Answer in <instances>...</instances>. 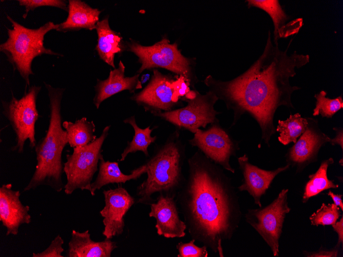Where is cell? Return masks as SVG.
<instances>
[{
    "label": "cell",
    "mask_w": 343,
    "mask_h": 257,
    "mask_svg": "<svg viewBox=\"0 0 343 257\" xmlns=\"http://www.w3.org/2000/svg\"><path fill=\"white\" fill-rule=\"evenodd\" d=\"M309 62L308 54L296 51L289 54L287 49L281 50L278 45L272 43L269 31L263 53L246 71L225 82L209 75L204 82L233 111L232 126L243 114H249L260 127L261 140L270 147L271 138L276 131L274 124L276 110L280 106L294 109L291 96L300 89L291 85L290 78Z\"/></svg>",
    "instance_id": "1"
},
{
    "label": "cell",
    "mask_w": 343,
    "mask_h": 257,
    "mask_svg": "<svg viewBox=\"0 0 343 257\" xmlns=\"http://www.w3.org/2000/svg\"><path fill=\"white\" fill-rule=\"evenodd\" d=\"M188 173L175 200L192 239L223 257L241 221L238 193L223 168L198 150L187 160Z\"/></svg>",
    "instance_id": "2"
},
{
    "label": "cell",
    "mask_w": 343,
    "mask_h": 257,
    "mask_svg": "<svg viewBox=\"0 0 343 257\" xmlns=\"http://www.w3.org/2000/svg\"><path fill=\"white\" fill-rule=\"evenodd\" d=\"M44 83L49 101L48 126L45 134L34 147L37 163L35 171L23 191L44 185L60 192L65 185L62 181L64 172L62 153L68 144L67 132L62 128L61 114V102L65 89Z\"/></svg>",
    "instance_id": "3"
},
{
    "label": "cell",
    "mask_w": 343,
    "mask_h": 257,
    "mask_svg": "<svg viewBox=\"0 0 343 257\" xmlns=\"http://www.w3.org/2000/svg\"><path fill=\"white\" fill-rule=\"evenodd\" d=\"M185 158V145L177 129L156 146L145 162L147 177L137 188L136 203L150 205L156 200L151 196L156 192L175 198L185 180L182 172Z\"/></svg>",
    "instance_id": "4"
},
{
    "label": "cell",
    "mask_w": 343,
    "mask_h": 257,
    "mask_svg": "<svg viewBox=\"0 0 343 257\" xmlns=\"http://www.w3.org/2000/svg\"><path fill=\"white\" fill-rule=\"evenodd\" d=\"M7 18L12 28H7L8 38L1 44L0 51L5 54L14 71H17L25 81L27 88L30 86V75H34L31 67L35 57L44 54L63 56L46 48L44 44L45 35L52 30H56L57 24L48 22L37 29H30L8 15Z\"/></svg>",
    "instance_id": "5"
},
{
    "label": "cell",
    "mask_w": 343,
    "mask_h": 257,
    "mask_svg": "<svg viewBox=\"0 0 343 257\" xmlns=\"http://www.w3.org/2000/svg\"><path fill=\"white\" fill-rule=\"evenodd\" d=\"M110 128V125L106 126L93 142L73 148L72 153L66 155V162L64 163V172L67 179L64 189L66 194H71L77 189L91 192L93 177L99 169L100 159L103 157L102 146Z\"/></svg>",
    "instance_id": "6"
},
{
    "label": "cell",
    "mask_w": 343,
    "mask_h": 257,
    "mask_svg": "<svg viewBox=\"0 0 343 257\" xmlns=\"http://www.w3.org/2000/svg\"><path fill=\"white\" fill-rule=\"evenodd\" d=\"M41 89V86L33 85L20 99L12 92L9 101H1L2 113L8 120L15 135L16 144L11 148L12 151L22 153L27 140L31 148H34L36 144L35 126L40 117L36 108V99Z\"/></svg>",
    "instance_id": "7"
},
{
    "label": "cell",
    "mask_w": 343,
    "mask_h": 257,
    "mask_svg": "<svg viewBox=\"0 0 343 257\" xmlns=\"http://www.w3.org/2000/svg\"><path fill=\"white\" fill-rule=\"evenodd\" d=\"M288 189H283L269 205L257 209H248L245 221L261 236L274 256L279 255V239L286 215L291 209L288 205Z\"/></svg>",
    "instance_id": "8"
},
{
    "label": "cell",
    "mask_w": 343,
    "mask_h": 257,
    "mask_svg": "<svg viewBox=\"0 0 343 257\" xmlns=\"http://www.w3.org/2000/svg\"><path fill=\"white\" fill-rule=\"evenodd\" d=\"M218 100L211 91L204 95L196 91L195 98L186 100V106L153 114L173 124L178 130H186L194 134L201 127L205 128L207 125L219 122L216 115L219 112L214 109Z\"/></svg>",
    "instance_id": "9"
},
{
    "label": "cell",
    "mask_w": 343,
    "mask_h": 257,
    "mask_svg": "<svg viewBox=\"0 0 343 257\" xmlns=\"http://www.w3.org/2000/svg\"><path fill=\"white\" fill-rule=\"evenodd\" d=\"M166 38L150 46H144L136 42L128 44L129 50L139 57L141 66L139 74L145 69L155 67L166 69L191 81L190 62L181 53L176 43L170 44Z\"/></svg>",
    "instance_id": "10"
},
{
    "label": "cell",
    "mask_w": 343,
    "mask_h": 257,
    "mask_svg": "<svg viewBox=\"0 0 343 257\" xmlns=\"http://www.w3.org/2000/svg\"><path fill=\"white\" fill-rule=\"evenodd\" d=\"M188 143L224 169L235 173L230 161L239 149V142L230 136L219 122L211 124L207 130L197 129Z\"/></svg>",
    "instance_id": "11"
},
{
    "label": "cell",
    "mask_w": 343,
    "mask_h": 257,
    "mask_svg": "<svg viewBox=\"0 0 343 257\" xmlns=\"http://www.w3.org/2000/svg\"><path fill=\"white\" fill-rule=\"evenodd\" d=\"M105 206L100 211L103 218L104 229L102 234L105 238L111 239L121 235L125 227L124 216L136 204L135 198L123 187L104 190Z\"/></svg>",
    "instance_id": "12"
},
{
    "label": "cell",
    "mask_w": 343,
    "mask_h": 257,
    "mask_svg": "<svg viewBox=\"0 0 343 257\" xmlns=\"http://www.w3.org/2000/svg\"><path fill=\"white\" fill-rule=\"evenodd\" d=\"M330 137L319 128L317 121L308 117V125L286 154L287 164L300 172L312 162L316 161L320 148L329 142Z\"/></svg>",
    "instance_id": "13"
},
{
    "label": "cell",
    "mask_w": 343,
    "mask_h": 257,
    "mask_svg": "<svg viewBox=\"0 0 343 257\" xmlns=\"http://www.w3.org/2000/svg\"><path fill=\"white\" fill-rule=\"evenodd\" d=\"M148 85L132 99L150 109L153 113L161 110L169 111L177 103L179 96L174 86L175 80L162 74L157 70Z\"/></svg>",
    "instance_id": "14"
},
{
    "label": "cell",
    "mask_w": 343,
    "mask_h": 257,
    "mask_svg": "<svg viewBox=\"0 0 343 257\" xmlns=\"http://www.w3.org/2000/svg\"><path fill=\"white\" fill-rule=\"evenodd\" d=\"M150 207L148 215L156 219L155 228L159 235L175 238L186 235V225L180 218L175 197L159 194Z\"/></svg>",
    "instance_id": "15"
},
{
    "label": "cell",
    "mask_w": 343,
    "mask_h": 257,
    "mask_svg": "<svg viewBox=\"0 0 343 257\" xmlns=\"http://www.w3.org/2000/svg\"><path fill=\"white\" fill-rule=\"evenodd\" d=\"M12 187L11 184H3L0 187V221L6 228V235H16L22 225L29 224L31 221L29 206L22 204L20 191Z\"/></svg>",
    "instance_id": "16"
},
{
    "label": "cell",
    "mask_w": 343,
    "mask_h": 257,
    "mask_svg": "<svg viewBox=\"0 0 343 257\" xmlns=\"http://www.w3.org/2000/svg\"><path fill=\"white\" fill-rule=\"evenodd\" d=\"M237 160L243 176V183L237 189L240 191H247L259 208L262 207L261 197L265 194L273 180L278 174L290 167L287 164L273 170L261 169L250 163L246 154L239 157Z\"/></svg>",
    "instance_id": "17"
},
{
    "label": "cell",
    "mask_w": 343,
    "mask_h": 257,
    "mask_svg": "<svg viewBox=\"0 0 343 257\" xmlns=\"http://www.w3.org/2000/svg\"><path fill=\"white\" fill-rule=\"evenodd\" d=\"M124 72L125 66L120 61L117 68L110 70L108 78L104 80L97 79L95 86L96 94L93 99L97 109L104 100L116 93L125 90L132 92L142 88L141 82L139 79V74L126 77Z\"/></svg>",
    "instance_id": "18"
},
{
    "label": "cell",
    "mask_w": 343,
    "mask_h": 257,
    "mask_svg": "<svg viewBox=\"0 0 343 257\" xmlns=\"http://www.w3.org/2000/svg\"><path fill=\"white\" fill-rule=\"evenodd\" d=\"M68 245V257H110L118 247L117 243L109 239L101 242L93 241L88 230L82 232L72 230Z\"/></svg>",
    "instance_id": "19"
},
{
    "label": "cell",
    "mask_w": 343,
    "mask_h": 257,
    "mask_svg": "<svg viewBox=\"0 0 343 257\" xmlns=\"http://www.w3.org/2000/svg\"><path fill=\"white\" fill-rule=\"evenodd\" d=\"M249 7H255L264 11L271 18L273 23L274 44H278L280 38H284L297 33L302 25L301 19L293 20L286 24L290 19L277 0H248Z\"/></svg>",
    "instance_id": "20"
},
{
    "label": "cell",
    "mask_w": 343,
    "mask_h": 257,
    "mask_svg": "<svg viewBox=\"0 0 343 257\" xmlns=\"http://www.w3.org/2000/svg\"><path fill=\"white\" fill-rule=\"evenodd\" d=\"M68 2V16L65 21L57 24L55 30L67 32L81 29H96L101 11L92 8L79 0H69Z\"/></svg>",
    "instance_id": "21"
},
{
    "label": "cell",
    "mask_w": 343,
    "mask_h": 257,
    "mask_svg": "<svg viewBox=\"0 0 343 257\" xmlns=\"http://www.w3.org/2000/svg\"><path fill=\"white\" fill-rule=\"evenodd\" d=\"M146 172L145 164L133 170L130 174H125L119 168L117 162L105 161L102 157L99 162L98 175L91 184L92 196L95 195L96 191L102 187L110 184L125 183L127 181L135 180L139 178Z\"/></svg>",
    "instance_id": "22"
},
{
    "label": "cell",
    "mask_w": 343,
    "mask_h": 257,
    "mask_svg": "<svg viewBox=\"0 0 343 257\" xmlns=\"http://www.w3.org/2000/svg\"><path fill=\"white\" fill-rule=\"evenodd\" d=\"M96 29L98 34L96 50L100 57L116 68L114 63L115 55L123 50L122 37L110 28L108 17L99 21Z\"/></svg>",
    "instance_id": "23"
},
{
    "label": "cell",
    "mask_w": 343,
    "mask_h": 257,
    "mask_svg": "<svg viewBox=\"0 0 343 257\" xmlns=\"http://www.w3.org/2000/svg\"><path fill=\"white\" fill-rule=\"evenodd\" d=\"M62 126L67 132L68 144L73 148L88 145L97 138L93 122L88 121L86 117L77 120L74 123L64 121Z\"/></svg>",
    "instance_id": "24"
},
{
    "label": "cell",
    "mask_w": 343,
    "mask_h": 257,
    "mask_svg": "<svg viewBox=\"0 0 343 257\" xmlns=\"http://www.w3.org/2000/svg\"><path fill=\"white\" fill-rule=\"evenodd\" d=\"M123 122L132 126L134 130V135L132 140L127 142L126 147L121 154L119 161H124L129 153L139 151H142L146 157H149L148 148L157 139V136H151L154 128H150V126L144 129L140 128L136 123L135 116L127 118Z\"/></svg>",
    "instance_id": "25"
},
{
    "label": "cell",
    "mask_w": 343,
    "mask_h": 257,
    "mask_svg": "<svg viewBox=\"0 0 343 257\" xmlns=\"http://www.w3.org/2000/svg\"><path fill=\"white\" fill-rule=\"evenodd\" d=\"M333 163L334 160L332 157L323 161L317 171L309 176V180L305 185L302 195L303 203L325 190L338 187V185L335 184L334 181L330 180L327 176L328 167Z\"/></svg>",
    "instance_id": "26"
},
{
    "label": "cell",
    "mask_w": 343,
    "mask_h": 257,
    "mask_svg": "<svg viewBox=\"0 0 343 257\" xmlns=\"http://www.w3.org/2000/svg\"><path fill=\"white\" fill-rule=\"evenodd\" d=\"M308 125V117H302L299 113L291 114L285 120H278L276 128V131L279 132L278 141L283 145L295 143L306 130Z\"/></svg>",
    "instance_id": "27"
},
{
    "label": "cell",
    "mask_w": 343,
    "mask_h": 257,
    "mask_svg": "<svg viewBox=\"0 0 343 257\" xmlns=\"http://www.w3.org/2000/svg\"><path fill=\"white\" fill-rule=\"evenodd\" d=\"M327 92L322 90L315 94V107L313 109V115H321L322 117L331 118L339 110L343 108V100L341 95L335 98L326 97Z\"/></svg>",
    "instance_id": "28"
},
{
    "label": "cell",
    "mask_w": 343,
    "mask_h": 257,
    "mask_svg": "<svg viewBox=\"0 0 343 257\" xmlns=\"http://www.w3.org/2000/svg\"><path fill=\"white\" fill-rule=\"evenodd\" d=\"M341 216L339 207L334 203H322L321 207L312 214L309 220L314 226L332 225Z\"/></svg>",
    "instance_id": "29"
},
{
    "label": "cell",
    "mask_w": 343,
    "mask_h": 257,
    "mask_svg": "<svg viewBox=\"0 0 343 257\" xmlns=\"http://www.w3.org/2000/svg\"><path fill=\"white\" fill-rule=\"evenodd\" d=\"M21 6H24L26 12L23 17L26 18L28 13L40 7H53L62 9L68 11L67 2L62 0H18L17 1Z\"/></svg>",
    "instance_id": "30"
},
{
    "label": "cell",
    "mask_w": 343,
    "mask_h": 257,
    "mask_svg": "<svg viewBox=\"0 0 343 257\" xmlns=\"http://www.w3.org/2000/svg\"><path fill=\"white\" fill-rule=\"evenodd\" d=\"M196 241L192 239L188 243L179 242L176 245L178 251V257H207L208 253L206 246L198 247L195 244Z\"/></svg>",
    "instance_id": "31"
},
{
    "label": "cell",
    "mask_w": 343,
    "mask_h": 257,
    "mask_svg": "<svg viewBox=\"0 0 343 257\" xmlns=\"http://www.w3.org/2000/svg\"><path fill=\"white\" fill-rule=\"evenodd\" d=\"M64 240L58 235L51 242L49 246L44 251L35 253L33 252L32 257H64L62 253L64 249L63 248Z\"/></svg>",
    "instance_id": "32"
},
{
    "label": "cell",
    "mask_w": 343,
    "mask_h": 257,
    "mask_svg": "<svg viewBox=\"0 0 343 257\" xmlns=\"http://www.w3.org/2000/svg\"><path fill=\"white\" fill-rule=\"evenodd\" d=\"M339 250L340 246L336 245L331 249L328 250L321 247L316 251H304L303 253L304 256L307 257H336Z\"/></svg>",
    "instance_id": "33"
},
{
    "label": "cell",
    "mask_w": 343,
    "mask_h": 257,
    "mask_svg": "<svg viewBox=\"0 0 343 257\" xmlns=\"http://www.w3.org/2000/svg\"><path fill=\"white\" fill-rule=\"evenodd\" d=\"M333 230L337 233L338 241L337 245L342 247L343 244V216L341 215V218L339 221H337L335 224L332 225Z\"/></svg>",
    "instance_id": "34"
},
{
    "label": "cell",
    "mask_w": 343,
    "mask_h": 257,
    "mask_svg": "<svg viewBox=\"0 0 343 257\" xmlns=\"http://www.w3.org/2000/svg\"><path fill=\"white\" fill-rule=\"evenodd\" d=\"M336 134L334 138L330 139L329 142L331 145L334 146L338 145L341 149H343V130L341 128H333Z\"/></svg>",
    "instance_id": "35"
},
{
    "label": "cell",
    "mask_w": 343,
    "mask_h": 257,
    "mask_svg": "<svg viewBox=\"0 0 343 257\" xmlns=\"http://www.w3.org/2000/svg\"><path fill=\"white\" fill-rule=\"evenodd\" d=\"M327 194L330 196L333 202L337 206L339 207L341 211H343V202L342 200V195L340 194H335L331 190H329Z\"/></svg>",
    "instance_id": "36"
}]
</instances>
